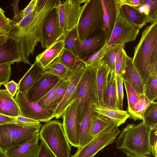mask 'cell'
<instances>
[{
    "instance_id": "9c48e42d",
    "label": "cell",
    "mask_w": 157,
    "mask_h": 157,
    "mask_svg": "<svg viewBox=\"0 0 157 157\" xmlns=\"http://www.w3.org/2000/svg\"><path fill=\"white\" fill-rule=\"evenodd\" d=\"M18 107L20 115L40 122H48L56 117L55 110L42 108L38 101H30L25 91H18L14 98Z\"/></svg>"
},
{
    "instance_id": "83f0119b",
    "label": "cell",
    "mask_w": 157,
    "mask_h": 157,
    "mask_svg": "<svg viewBox=\"0 0 157 157\" xmlns=\"http://www.w3.org/2000/svg\"><path fill=\"white\" fill-rule=\"evenodd\" d=\"M105 92L103 106L118 108L117 105L115 71L111 72Z\"/></svg>"
},
{
    "instance_id": "e0dca14e",
    "label": "cell",
    "mask_w": 157,
    "mask_h": 157,
    "mask_svg": "<svg viewBox=\"0 0 157 157\" xmlns=\"http://www.w3.org/2000/svg\"><path fill=\"white\" fill-rule=\"evenodd\" d=\"M39 132L26 142L4 152L5 155L7 157H37L40 147Z\"/></svg>"
},
{
    "instance_id": "d590c367",
    "label": "cell",
    "mask_w": 157,
    "mask_h": 157,
    "mask_svg": "<svg viewBox=\"0 0 157 157\" xmlns=\"http://www.w3.org/2000/svg\"><path fill=\"white\" fill-rule=\"evenodd\" d=\"M77 26L65 33L63 38L64 40L65 48L77 56L76 45L78 41Z\"/></svg>"
},
{
    "instance_id": "7a4b0ae2",
    "label": "cell",
    "mask_w": 157,
    "mask_h": 157,
    "mask_svg": "<svg viewBox=\"0 0 157 157\" xmlns=\"http://www.w3.org/2000/svg\"><path fill=\"white\" fill-rule=\"evenodd\" d=\"M132 59L144 84L151 75H157V22L143 31Z\"/></svg>"
},
{
    "instance_id": "1f68e13d",
    "label": "cell",
    "mask_w": 157,
    "mask_h": 157,
    "mask_svg": "<svg viewBox=\"0 0 157 157\" xmlns=\"http://www.w3.org/2000/svg\"><path fill=\"white\" fill-rule=\"evenodd\" d=\"M107 42L103 47L86 60L82 62L86 68H97L101 64L109 47Z\"/></svg>"
},
{
    "instance_id": "5b68a950",
    "label": "cell",
    "mask_w": 157,
    "mask_h": 157,
    "mask_svg": "<svg viewBox=\"0 0 157 157\" xmlns=\"http://www.w3.org/2000/svg\"><path fill=\"white\" fill-rule=\"evenodd\" d=\"M103 11L101 0H88L78 25V41L81 42L104 31Z\"/></svg>"
},
{
    "instance_id": "816d5d0a",
    "label": "cell",
    "mask_w": 157,
    "mask_h": 157,
    "mask_svg": "<svg viewBox=\"0 0 157 157\" xmlns=\"http://www.w3.org/2000/svg\"><path fill=\"white\" fill-rule=\"evenodd\" d=\"M16 121V117H12L0 114V125Z\"/></svg>"
},
{
    "instance_id": "91938a15",
    "label": "cell",
    "mask_w": 157,
    "mask_h": 157,
    "mask_svg": "<svg viewBox=\"0 0 157 157\" xmlns=\"http://www.w3.org/2000/svg\"><path fill=\"white\" fill-rule=\"evenodd\" d=\"M154 157H155V156H154Z\"/></svg>"
},
{
    "instance_id": "52a82bcc",
    "label": "cell",
    "mask_w": 157,
    "mask_h": 157,
    "mask_svg": "<svg viewBox=\"0 0 157 157\" xmlns=\"http://www.w3.org/2000/svg\"><path fill=\"white\" fill-rule=\"evenodd\" d=\"M39 136L56 157H69L71 148L65 135L62 123L53 120L43 125Z\"/></svg>"
},
{
    "instance_id": "4fadbf2b",
    "label": "cell",
    "mask_w": 157,
    "mask_h": 157,
    "mask_svg": "<svg viewBox=\"0 0 157 157\" xmlns=\"http://www.w3.org/2000/svg\"><path fill=\"white\" fill-rule=\"evenodd\" d=\"M86 68L83 63L78 61L69 76L70 82L62 100L55 110V117H62L67 107L74 101L83 74Z\"/></svg>"
},
{
    "instance_id": "4dcf8cb0",
    "label": "cell",
    "mask_w": 157,
    "mask_h": 157,
    "mask_svg": "<svg viewBox=\"0 0 157 157\" xmlns=\"http://www.w3.org/2000/svg\"><path fill=\"white\" fill-rule=\"evenodd\" d=\"M152 102L144 94H141L137 101L134 111L129 115V118L135 121L143 120L145 110Z\"/></svg>"
},
{
    "instance_id": "7402d4cb",
    "label": "cell",
    "mask_w": 157,
    "mask_h": 157,
    "mask_svg": "<svg viewBox=\"0 0 157 157\" xmlns=\"http://www.w3.org/2000/svg\"><path fill=\"white\" fill-rule=\"evenodd\" d=\"M124 80L140 94H144V84L134 66L132 58L127 56L125 71L122 75Z\"/></svg>"
},
{
    "instance_id": "ab89813d",
    "label": "cell",
    "mask_w": 157,
    "mask_h": 157,
    "mask_svg": "<svg viewBox=\"0 0 157 157\" xmlns=\"http://www.w3.org/2000/svg\"><path fill=\"white\" fill-rule=\"evenodd\" d=\"M116 82L117 106L119 109L122 110L124 95L122 75L116 76Z\"/></svg>"
},
{
    "instance_id": "603a6c76",
    "label": "cell",
    "mask_w": 157,
    "mask_h": 157,
    "mask_svg": "<svg viewBox=\"0 0 157 157\" xmlns=\"http://www.w3.org/2000/svg\"><path fill=\"white\" fill-rule=\"evenodd\" d=\"M43 69L35 61L25 75L19 81L18 91L22 92L28 90L43 77Z\"/></svg>"
},
{
    "instance_id": "5bb4252c",
    "label": "cell",
    "mask_w": 157,
    "mask_h": 157,
    "mask_svg": "<svg viewBox=\"0 0 157 157\" xmlns=\"http://www.w3.org/2000/svg\"><path fill=\"white\" fill-rule=\"evenodd\" d=\"M108 42L104 31L86 39L81 42L77 41L76 49L78 61L82 62L97 52Z\"/></svg>"
},
{
    "instance_id": "d6a6232c",
    "label": "cell",
    "mask_w": 157,
    "mask_h": 157,
    "mask_svg": "<svg viewBox=\"0 0 157 157\" xmlns=\"http://www.w3.org/2000/svg\"><path fill=\"white\" fill-rule=\"evenodd\" d=\"M143 121L151 129L157 128V103L153 101L145 110Z\"/></svg>"
},
{
    "instance_id": "681fc988",
    "label": "cell",
    "mask_w": 157,
    "mask_h": 157,
    "mask_svg": "<svg viewBox=\"0 0 157 157\" xmlns=\"http://www.w3.org/2000/svg\"><path fill=\"white\" fill-rule=\"evenodd\" d=\"M145 0H117L120 7L127 5L132 7H137L144 4Z\"/></svg>"
},
{
    "instance_id": "f907efd6",
    "label": "cell",
    "mask_w": 157,
    "mask_h": 157,
    "mask_svg": "<svg viewBox=\"0 0 157 157\" xmlns=\"http://www.w3.org/2000/svg\"><path fill=\"white\" fill-rule=\"evenodd\" d=\"M6 90L14 97L18 89V84L13 80L8 82L4 85Z\"/></svg>"
},
{
    "instance_id": "11a10c76",
    "label": "cell",
    "mask_w": 157,
    "mask_h": 157,
    "mask_svg": "<svg viewBox=\"0 0 157 157\" xmlns=\"http://www.w3.org/2000/svg\"><path fill=\"white\" fill-rule=\"evenodd\" d=\"M19 1V0H14L13 3H11V5L13 7V10L14 11V16L12 18V19L15 18L20 13V11L18 7V4Z\"/></svg>"
},
{
    "instance_id": "44dd1931",
    "label": "cell",
    "mask_w": 157,
    "mask_h": 157,
    "mask_svg": "<svg viewBox=\"0 0 157 157\" xmlns=\"http://www.w3.org/2000/svg\"><path fill=\"white\" fill-rule=\"evenodd\" d=\"M64 48V40L62 38L37 55L35 61L44 69L59 56Z\"/></svg>"
},
{
    "instance_id": "f1b7e54d",
    "label": "cell",
    "mask_w": 157,
    "mask_h": 157,
    "mask_svg": "<svg viewBox=\"0 0 157 157\" xmlns=\"http://www.w3.org/2000/svg\"><path fill=\"white\" fill-rule=\"evenodd\" d=\"M113 124L106 118L94 112L91 118V124L89 142L101 131L109 125Z\"/></svg>"
},
{
    "instance_id": "8fae6325",
    "label": "cell",
    "mask_w": 157,
    "mask_h": 157,
    "mask_svg": "<svg viewBox=\"0 0 157 157\" xmlns=\"http://www.w3.org/2000/svg\"><path fill=\"white\" fill-rule=\"evenodd\" d=\"M140 29L139 27L126 19L119 10L113 30L107 42L109 46L124 45L127 43L135 40Z\"/></svg>"
},
{
    "instance_id": "f6af8a7d",
    "label": "cell",
    "mask_w": 157,
    "mask_h": 157,
    "mask_svg": "<svg viewBox=\"0 0 157 157\" xmlns=\"http://www.w3.org/2000/svg\"><path fill=\"white\" fill-rule=\"evenodd\" d=\"M11 63L0 64V87L8 82L11 74Z\"/></svg>"
},
{
    "instance_id": "836d02e7",
    "label": "cell",
    "mask_w": 157,
    "mask_h": 157,
    "mask_svg": "<svg viewBox=\"0 0 157 157\" xmlns=\"http://www.w3.org/2000/svg\"><path fill=\"white\" fill-rule=\"evenodd\" d=\"M123 83L127 94L128 102V112L129 115L134 111L137 101L141 94L126 81L123 80Z\"/></svg>"
},
{
    "instance_id": "74e56055",
    "label": "cell",
    "mask_w": 157,
    "mask_h": 157,
    "mask_svg": "<svg viewBox=\"0 0 157 157\" xmlns=\"http://www.w3.org/2000/svg\"><path fill=\"white\" fill-rule=\"evenodd\" d=\"M69 76L56 90L54 98L48 109L55 110L62 100L70 82Z\"/></svg>"
},
{
    "instance_id": "7bdbcfd3",
    "label": "cell",
    "mask_w": 157,
    "mask_h": 157,
    "mask_svg": "<svg viewBox=\"0 0 157 157\" xmlns=\"http://www.w3.org/2000/svg\"><path fill=\"white\" fill-rule=\"evenodd\" d=\"M144 3L149 7L148 14L146 18L147 23L151 24L157 22V0H145Z\"/></svg>"
},
{
    "instance_id": "ac0fdd59",
    "label": "cell",
    "mask_w": 157,
    "mask_h": 157,
    "mask_svg": "<svg viewBox=\"0 0 157 157\" xmlns=\"http://www.w3.org/2000/svg\"><path fill=\"white\" fill-rule=\"evenodd\" d=\"M22 61L19 40L9 36L6 41L0 47V64Z\"/></svg>"
},
{
    "instance_id": "c3c4849f",
    "label": "cell",
    "mask_w": 157,
    "mask_h": 157,
    "mask_svg": "<svg viewBox=\"0 0 157 157\" xmlns=\"http://www.w3.org/2000/svg\"><path fill=\"white\" fill-rule=\"evenodd\" d=\"M0 114L12 117H17L15 112L10 107L0 99Z\"/></svg>"
},
{
    "instance_id": "bcb514c9",
    "label": "cell",
    "mask_w": 157,
    "mask_h": 157,
    "mask_svg": "<svg viewBox=\"0 0 157 157\" xmlns=\"http://www.w3.org/2000/svg\"><path fill=\"white\" fill-rule=\"evenodd\" d=\"M5 12L0 7V31L8 35L11 27V21L5 14Z\"/></svg>"
},
{
    "instance_id": "30bf717a",
    "label": "cell",
    "mask_w": 157,
    "mask_h": 157,
    "mask_svg": "<svg viewBox=\"0 0 157 157\" xmlns=\"http://www.w3.org/2000/svg\"><path fill=\"white\" fill-rule=\"evenodd\" d=\"M120 131L113 124L107 127L83 147L77 149L71 157H94L99 151L113 143Z\"/></svg>"
},
{
    "instance_id": "6da1fadb",
    "label": "cell",
    "mask_w": 157,
    "mask_h": 157,
    "mask_svg": "<svg viewBox=\"0 0 157 157\" xmlns=\"http://www.w3.org/2000/svg\"><path fill=\"white\" fill-rule=\"evenodd\" d=\"M61 2L59 0H38L36 8L20 22L11 24L8 35L19 40L22 62L32 65L29 57L33 55L38 43L46 49L44 28L49 12Z\"/></svg>"
},
{
    "instance_id": "d4e9b609",
    "label": "cell",
    "mask_w": 157,
    "mask_h": 157,
    "mask_svg": "<svg viewBox=\"0 0 157 157\" xmlns=\"http://www.w3.org/2000/svg\"><path fill=\"white\" fill-rule=\"evenodd\" d=\"M93 105L89 104L80 124L79 145L77 149L81 148L89 142L91 118L93 113Z\"/></svg>"
},
{
    "instance_id": "484cf974",
    "label": "cell",
    "mask_w": 157,
    "mask_h": 157,
    "mask_svg": "<svg viewBox=\"0 0 157 157\" xmlns=\"http://www.w3.org/2000/svg\"><path fill=\"white\" fill-rule=\"evenodd\" d=\"M119 10L126 19L140 29L147 24L145 16L141 13L136 7L123 5L120 7Z\"/></svg>"
},
{
    "instance_id": "7c38bea8",
    "label": "cell",
    "mask_w": 157,
    "mask_h": 157,
    "mask_svg": "<svg viewBox=\"0 0 157 157\" xmlns=\"http://www.w3.org/2000/svg\"><path fill=\"white\" fill-rule=\"evenodd\" d=\"M64 131L69 143L77 148L79 145L80 123L77 113L75 101L67 107L62 116Z\"/></svg>"
},
{
    "instance_id": "db71d44e",
    "label": "cell",
    "mask_w": 157,
    "mask_h": 157,
    "mask_svg": "<svg viewBox=\"0 0 157 157\" xmlns=\"http://www.w3.org/2000/svg\"><path fill=\"white\" fill-rule=\"evenodd\" d=\"M16 121L27 123H40L39 122L32 119L26 117L19 115L16 117Z\"/></svg>"
},
{
    "instance_id": "ffe728a7",
    "label": "cell",
    "mask_w": 157,
    "mask_h": 157,
    "mask_svg": "<svg viewBox=\"0 0 157 157\" xmlns=\"http://www.w3.org/2000/svg\"><path fill=\"white\" fill-rule=\"evenodd\" d=\"M92 110L94 112L109 120L118 127L124 123L129 117L127 111L118 108L97 105H93Z\"/></svg>"
},
{
    "instance_id": "7dc6e473",
    "label": "cell",
    "mask_w": 157,
    "mask_h": 157,
    "mask_svg": "<svg viewBox=\"0 0 157 157\" xmlns=\"http://www.w3.org/2000/svg\"><path fill=\"white\" fill-rule=\"evenodd\" d=\"M40 140V149L37 157H56L43 140Z\"/></svg>"
},
{
    "instance_id": "8992f818",
    "label": "cell",
    "mask_w": 157,
    "mask_h": 157,
    "mask_svg": "<svg viewBox=\"0 0 157 157\" xmlns=\"http://www.w3.org/2000/svg\"><path fill=\"white\" fill-rule=\"evenodd\" d=\"M97 73V68H86L74 100L77 104V115L80 123L89 104L99 105Z\"/></svg>"
},
{
    "instance_id": "e575fe53",
    "label": "cell",
    "mask_w": 157,
    "mask_h": 157,
    "mask_svg": "<svg viewBox=\"0 0 157 157\" xmlns=\"http://www.w3.org/2000/svg\"><path fill=\"white\" fill-rule=\"evenodd\" d=\"M144 94L151 101L157 99V75H151L144 84Z\"/></svg>"
},
{
    "instance_id": "9f6ffc18",
    "label": "cell",
    "mask_w": 157,
    "mask_h": 157,
    "mask_svg": "<svg viewBox=\"0 0 157 157\" xmlns=\"http://www.w3.org/2000/svg\"><path fill=\"white\" fill-rule=\"evenodd\" d=\"M8 38V36L7 35H3L0 36V47L6 41Z\"/></svg>"
},
{
    "instance_id": "ee69618b",
    "label": "cell",
    "mask_w": 157,
    "mask_h": 157,
    "mask_svg": "<svg viewBox=\"0 0 157 157\" xmlns=\"http://www.w3.org/2000/svg\"><path fill=\"white\" fill-rule=\"evenodd\" d=\"M127 56L124 48H123L120 51L116 63V76L118 75H122L124 73L126 66Z\"/></svg>"
},
{
    "instance_id": "277c9868",
    "label": "cell",
    "mask_w": 157,
    "mask_h": 157,
    "mask_svg": "<svg viewBox=\"0 0 157 157\" xmlns=\"http://www.w3.org/2000/svg\"><path fill=\"white\" fill-rule=\"evenodd\" d=\"M41 127L40 122L27 123L17 121L0 125V149L4 152L26 142L39 132Z\"/></svg>"
},
{
    "instance_id": "680465c9",
    "label": "cell",
    "mask_w": 157,
    "mask_h": 157,
    "mask_svg": "<svg viewBox=\"0 0 157 157\" xmlns=\"http://www.w3.org/2000/svg\"><path fill=\"white\" fill-rule=\"evenodd\" d=\"M6 35L4 34V33H3L1 31H0V36H1L2 35Z\"/></svg>"
},
{
    "instance_id": "2e32d148",
    "label": "cell",
    "mask_w": 157,
    "mask_h": 157,
    "mask_svg": "<svg viewBox=\"0 0 157 157\" xmlns=\"http://www.w3.org/2000/svg\"><path fill=\"white\" fill-rule=\"evenodd\" d=\"M60 80L59 78L56 76L43 75L40 80L25 91L28 99L32 101L39 100L53 88Z\"/></svg>"
},
{
    "instance_id": "f5cc1de1",
    "label": "cell",
    "mask_w": 157,
    "mask_h": 157,
    "mask_svg": "<svg viewBox=\"0 0 157 157\" xmlns=\"http://www.w3.org/2000/svg\"><path fill=\"white\" fill-rule=\"evenodd\" d=\"M136 8L141 13L145 16L146 20V18L148 15L149 12L148 6L144 3L143 4Z\"/></svg>"
},
{
    "instance_id": "d6986e66",
    "label": "cell",
    "mask_w": 157,
    "mask_h": 157,
    "mask_svg": "<svg viewBox=\"0 0 157 157\" xmlns=\"http://www.w3.org/2000/svg\"><path fill=\"white\" fill-rule=\"evenodd\" d=\"M103 11L104 32L108 42L116 20L120 6L117 0H101Z\"/></svg>"
},
{
    "instance_id": "4316f807",
    "label": "cell",
    "mask_w": 157,
    "mask_h": 157,
    "mask_svg": "<svg viewBox=\"0 0 157 157\" xmlns=\"http://www.w3.org/2000/svg\"><path fill=\"white\" fill-rule=\"evenodd\" d=\"M72 71L70 70L63 65L57 58L42 70L41 74L56 76L61 79L66 80L70 75Z\"/></svg>"
},
{
    "instance_id": "3957f363",
    "label": "cell",
    "mask_w": 157,
    "mask_h": 157,
    "mask_svg": "<svg viewBox=\"0 0 157 157\" xmlns=\"http://www.w3.org/2000/svg\"><path fill=\"white\" fill-rule=\"evenodd\" d=\"M151 131L143 121L137 124H128L117 138L116 147L128 157H149Z\"/></svg>"
},
{
    "instance_id": "60d3db41",
    "label": "cell",
    "mask_w": 157,
    "mask_h": 157,
    "mask_svg": "<svg viewBox=\"0 0 157 157\" xmlns=\"http://www.w3.org/2000/svg\"><path fill=\"white\" fill-rule=\"evenodd\" d=\"M60 79L56 86L50 90L44 96L38 100V104L42 108L48 109L54 96L56 90L57 88L65 81Z\"/></svg>"
},
{
    "instance_id": "9a60e30c",
    "label": "cell",
    "mask_w": 157,
    "mask_h": 157,
    "mask_svg": "<svg viewBox=\"0 0 157 157\" xmlns=\"http://www.w3.org/2000/svg\"><path fill=\"white\" fill-rule=\"evenodd\" d=\"M57 6L50 11L44 25L46 49L63 38L65 33L60 27Z\"/></svg>"
},
{
    "instance_id": "cb8c5ba5",
    "label": "cell",
    "mask_w": 157,
    "mask_h": 157,
    "mask_svg": "<svg viewBox=\"0 0 157 157\" xmlns=\"http://www.w3.org/2000/svg\"><path fill=\"white\" fill-rule=\"evenodd\" d=\"M110 73V69L105 64H101L97 68L96 85L99 105L103 106L104 105L105 93Z\"/></svg>"
},
{
    "instance_id": "b9f144b4",
    "label": "cell",
    "mask_w": 157,
    "mask_h": 157,
    "mask_svg": "<svg viewBox=\"0 0 157 157\" xmlns=\"http://www.w3.org/2000/svg\"><path fill=\"white\" fill-rule=\"evenodd\" d=\"M38 0H32L23 10L20 12L17 16L14 19H11V24L18 23L27 16L30 15L36 7Z\"/></svg>"
},
{
    "instance_id": "f35d334b",
    "label": "cell",
    "mask_w": 157,
    "mask_h": 157,
    "mask_svg": "<svg viewBox=\"0 0 157 157\" xmlns=\"http://www.w3.org/2000/svg\"><path fill=\"white\" fill-rule=\"evenodd\" d=\"M0 99L10 107L17 116L20 115L19 109L15 100L6 90L0 89Z\"/></svg>"
},
{
    "instance_id": "6f0895ef",
    "label": "cell",
    "mask_w": 157,
    "mask_h": 157,
    "mask_svg": "<svg viewBox=\"0 0 157 157\" xmlns=\"http://www.w3.org/2000/svg\"><path fill=\"white\" fill-rule=\"evenodd\" d=\"M0 157H7L4 152L0 149Z\"/></svg>"
},
{
    "instance_id": "f546056e",
    "label": "cell",
    "mask_w": 157,
    "mask_h": 157,
    "mask_svg": "<svg viewBox=\"0 0 157 157\" xmlns=\"http://www.w3.org/2000/svg\"><path fill=\"white\" fill-rule=\"evenodd\" d=\"M124 47V45L121 44L109 46L101 64L107 65L110 69L111 72L115 71L116 63L119 53Z\"/></svg>"
},
{
    "instance_id": "8d00e7d4",
    "label": "cell",
    "mask_w": 157,
    "mask_h": 157,
    "mask_svg": "<svg viewBox=\"0 0 157 157\" xmlns=\"http://www.w3.org/2000/svg\"><path fill=\"white\" fill-rule=\"evenodd\" d=\"M58 58L60 62L71 71L75 69L78 62L77 56L65 48Z\"/></svg>"
},
{
    "instance_id": "ba28073f",
    "label": "cell",
    "mask_w": 157,
    "mask_h": 157,
    "mask_svg": "<svg viewBox=\"0 0 157 157\" xmlns=\"http://www.w3.org/2000/svg\"><path fill=\"white\" fill-rule=\"evenodd\" d=\"M88 0H67L57 6L61 28L65 32L77 26Z\"/></svg>"
}]
</instances>
